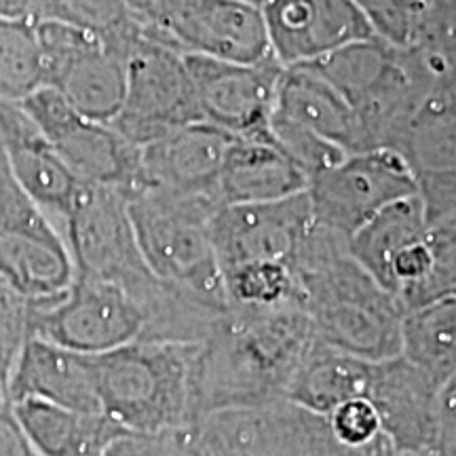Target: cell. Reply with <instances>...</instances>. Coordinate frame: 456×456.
Masks as SVG:
<instances>
[{
  "label": "cell",
  "instance_id": "cell-7",
  "mask_svg": "<svg viewBox=\"0 0 456 456\" xmlns=\"http://www.w3.org/2000/svg\"><path fill=\"white\" fill-rule=\"evenodd\" d=\"M20 106L81 184L114 186L129 195L140 191V148L110 125L85 118L45 85Z\"/></svg>",
  "mask_w": 456,
  "mask_h": 456
},
{
  "label": "cell",
  "instance_id": "cell-2",
  "mask_svg": "<svg viewBox=\"0 0 456 456\" xmlns=\"http://www.w3.org/2000/svg\"><path fill=\"white\" fill-rule=\"evenodd\" d=\"M313 338L383 362L402 353L403 309L349 252V237L313 222L292 262Z\"/></svg>",
  "mask_w": 456,
  "mask_h": 456
},
{
  "label": "cell",
  "instance_id": "cell-22",
  "mask_svg": "<svg viewBox=\"0 0 456 456\" xmlns=\"http://www.w3.org/2000/svg\"><path fill=\"white\" fill-rule=\"evenodd\" d=\"M372 363L313 340L289 380L285 399L311 412L328 416L351 399H366Z\"/></svg>",
  "mask_w": 456,
  "mask_h": 456
},
{
  "label": "cell",
  "instance_id": "cell-15",
  "mask_svg": "<svg viewBox=\"0 0 456 456\" xmlns=\"http://www.w3.org/2000/svg\"><path fill=\"white\" fill-rule=\"evenodd\" d=\"M442 391L402 355L372 363L366 399L397 454L433 450Z\"/></svg>",
  "mask_w": 456,
  "mask_h": 456
},
{
  "label": "cell",
  "instance_id": "cell-17",
  "mask_svg": "<svg viewBox=\"0 0 456 456\" xmlns=\"http://www.w3.org/2000/svg\"><path fill=\"white\" fill-rule=\"evenodd\" d=\"M232 140L224 131L199 121L140 148V191L155 188L218 201L222 163Z\"/></svg>",
  "mask_w": 456,
  "mask_h": 456
},
{
  "label": "cell",
  "instance_id": "cell-29",
  "mask_svg": "<svg viewBox=\"0 0 456 456\" xmlns=\"http://www.w3.org/2000/svg\"><path fill=\"white\" fill-rule=\"evenodd\" d=\"M43 87L37 21L0 20V100L20 104Z\"/></svg>",
  "mask_w": 456,
  "mask_h": 456
},
{
  "label": "cell",
  "instance_id": "cell-6",
  "mask_svg": "<svg viewBox=\"0 0 456 456\" xmlns=\"http://www.w3.org/2000/svg\"><path fill=\"white\" fill-rule=\"evenodd\" d=\"M199 121L201 112L184 53L155 37L146 26L127 55L123 106L110 127L129 144L144 148Z\"/></svg>",
  "mask_w": 456,
  "mask_h": 456
},
{
  "label": "cell",
  "instance_id": "cell-16",
  "mask_svg": "<svg viewBox=\"0 0 456 456\" xmlns=\"http://www.w3.org/2000/svg\"><path fill=\"white\" fill-rule=\"evenodd\" d=\"M0 127L17 184L64 235L68 214L83 186L81 180L61 161L20 104L0 100Z\"/></svg>",
  "mask_w": 456,
  "mask_h": 456
},
{
  "label": "cell",
  "instance_id": "cell-1",
  "mask_svg": "<svg viewBox=\"0 0 456 456\" xmlns=\"http://www.w3.org/2000/svg\"><path fill=\"white\" fill-rule=\"evenodd\" d=\"M313 340L311 322L300 302L273 309L228 306L195 357V427L220 410L285 399Z\"/></svg>",
  "mask_w": 456,
  "mask_h": 456
},
{
  "label": "cell",
  "instance_id": "cell-43",
  "mask_svg": "<svg viewBox=\"0 0 456 456\" xmlns=\"http://www.w3.org/2000/svg\"><path fill=\"white\" fill-rule=\"evenodd\" d=\"M3 152L7 151H4V135H3V127H0V155H3Z\"/></svg>",
  "mask_w": 456,
  "mask_h": 456
},
{
  "label": "cell",
  "instance_id": "cell-27",
  "mask_svg": "<svg viewBox=\"0 0 456 456\" xmlns=\"http://www.w3.org/2000/svg\"><path fill=\"white\" fill-rule=\"evenodd\" d=\"M395 53L397 47L385 43L383 38L372 37L366 41L346 45L309 66L317 74H322L353 108L379 83V78L391 66Z\"/></svg>",
  "mask_w": 456,
  "mask_h": 456
},
{
  "label": "cell",
  "instance_id": "cell-34",
  "mask_svg": "<svg viewBox=\"0 0 456 456\" xmlns=\"http://www.w3.org/2000/svg\"><path fill=\"white\" fill-rule=\"evenodd\" d=\"M429 245L431 273L420 305L444 296H456V220L429 226Z\"/></svg>",
  "mask_w": 456,
  "mask_h": 456
},
{
  "label": "cell",
  "instance_id": "cell-11",
  "mask_svg": "<svg viewBox=\"0 0 456 456\" xmlns=\"http://www.w3.org/2000/svg\"><path fill=\"white\" fill-rule=\"evenodd\" d=\"M201 121L235 140L269 142L283 66L269 55L252 64L184 55Z\"/></svg>",
  "mask_w": 456,
  "mask_h": 456
},
{
  "label": "cell",
  "instance_id": "cell-37",
  "mask_svg": "<svg viewBox=\"0 0 456 456\" xmlns=\"http://www.w3.org/2000/svg\"><path fill=\"white\" fill-rule=\"evenodd\" d=\"M0 456H38L11 406L0 408Z\"/></svg>",
  "mask_w": 456,
  "mask_h": 456
},
{
  "label": "cell",
  "instance_id": "cell-13",
  "mask_svg": "<svg viewBox=\"0 0 456 456\" xmlns=\"http://www.w3.org/2000/svg\"><path fill=\"white\" fill-rule=\"evenodd\" d=\"M260 11L271 55L283 68L315 64L376 37L353 0H271Z\"/></svg>",
  "mask_w": 456,
  "mask_h": 456
},
{
  "label": "cell",
  "instance_id": "cell-5",
  "mask_svg": "<svg viewBox=\"0 0 456 456\" xmlns=\"http://www.w3.org/2000/svg\"><path fill=\"white\" fill-rule=\"evenodd\" d=\"M205 456H399L389 440L349 450L334 440L326 416L289 399L214 412L191 433Z\"/></svg>",
  "mask_w": 456,
  "mask_h": 456
},
{
  "label": "cell",
  "instance_id": "cell-4",
  "mask_svg": "<svg viewBox=\"0 0 456 456\" xmlns=\"http://www.w3.org/2000/svg\"><path fill=\"white\" fill-rule=\"evenodd\" d=\"M218 208L212 197L155 188L129 195L131 224L151 271L161 281L228 306L212 232Z\"/></svg>",
  "mask_w": 456,
  "mask_h": 456
},
{
  "label": "cell",
  "instance_id": "cell-10",
  "mask_svg": "<svg viewBox=\"0 0 456 456\" xmlns=\"http://www.w3.org/2000/svg\"><path fill=\"white\" fill-rule=\"evenodd\" d=\"M144 313L125 289L104 279L74 275L61 300L34 309L32 336L64 349L100 355L144 338Z\"/></svg>",
  "mask_w": 456,
  "mask_h": 456
},
{
  "label": "cell",
  "instance_id": "cell-3",
  "mask_svg": "<svg viewBox=\"0 0 456 456\" xmlns=\"http://www.w3.org/2000/svg\"><path fill=\"white\" fill-rule=\"evenodd\" d=\"M199 345L138 340L91 355L100 412L134 433H191Z\"/></svg>",
  "mask_w": 456,
  "mask_h": 456
},
{
  "label": "cell",
  "instance_id": "cell-23",
  "mask_svg": "<svg viewBox=\"0 0 456 456\" xmlns=\"http://www.w3.org/2000/svg\"><path fill=\"white\" fill-rule=\"evenodd\" d=\"M17 423L38 456H102L118 427L102 414H78L53 403H11Z\"/></svg>",
  "mask_w": 456,
  "mask_h": 456
},
{
  "label": "cell",
  "instance_id": "cell-40",
  "mask_svg": "<svg viewBox=\"0 0 456 456\" xmlns=\"http://www.w3.org/2000/svg\"><path fill=\"white\" fill-rule=\"evenodd\" d=\"M9 406V397H7V389L4 385L0 383V408H7Z\"/></svg>",
  "mask_w": 456,
  "mask_h": 456
},
{
  "label": "cell",
  "instance_id": "cell-9",
  "mask_svg": "<svg viewBox=\"0 0 456 456\" xmlns=\"http://www.w3.org/2000/svg\"><path fill=\"white\" fill-rule=\"evenodd\" d=\"M419 195L412 171L397 152L357 151L309 180L313 222L351 237L376 214Z\"/></svg>",
  "mask_w": 456,
  "mask_h": 456
},
{
  "label": "cell",
  "instance_id": "cell-8",
  "mask_svg": "<svg viewBox=\"0 0 456 456\" xmlns=\"http://www.w3.org/2000/svg\"><path fill=\"white\" fill-rule=\"evenodd\" d=\"M43 85L55 89L78 114L110 125L125 98L127 55L61 21L37 20Z\"/></svg>",
  "mask_w": 456,
  "mask_h": 456
},
{
  "label": "cell",
  "instance_id": "cell-26",
  "mask_svg": "<svg viewBox=\"0 0 456 456\" xmlns=\"http://www.w3.org/2000/svg\"><path fill=\"white\" fill-rule=\"evenodd\" d=\"M38 20L78 28L123 55H129L146 28L123 0H38Z\"/></svg>",
  "mask_w": 456,
  "mask_h": 456
},
{
  "label": "cell",
  "instance_id": "cell-41",
  "mask_svg": "<svg viewBox=\"0 0 456 456\" xmlns=\"http://www.w3.org/2000/svg\"><path fill=\"white\" fill-rule=\"evenodd\" d=\"M243 3H248V4H254V7L262 9V7H265L266 3H271V0H243Z\"/></svg>",
  "mask_w": 456,
  "mask_h": 456
},
{
  "label": "cell",
  "instance_id": "cell-21",
  "mask_svg": "<svg viewBox=\"0 0 456 456\" xmlns=\"http://www.w3.org/2000/svg\"><path fill=\"white\" fill-rule=\"evenodd\" d=\"M275 112L322 135L342 151H362L355 110L311 66L283 68Z\"/></svg>",
  "mask_w": 456,
  "mask_h": 456
},
{
  "label": "cell",
  "instance_id": "cell-20",
  "mask_svg": "<svg viewBox=\"0 0 456 456\" xmlns=\"http://www.w3.org/2000/svg\"><path fill=\"white\" fill-rule=\"evenodd\" d=\"M309 178L271 142L232 140L218 180L220 205H260L305 195Z\"/></svg>",
  "mask_w": 456,
  "mask_h": 456
},
{
  "label": "cell",
  "instance_id": "cell-28",
  "mask_svg": "<svg viewBox=\"0 0 456 456\" xmlns=\"http://www.w3.org/2000/svg\"><path fill=\"white\" fill-rule=\"evenodd\" d=\"M228 306L273 309L300 302L302 292L292 266L283 262H245L222 273Z\"/></svg>",
  "mask_w": 456,
  "mask_h": 456
},
{
  "label": "cell",
  "instance_id": "cell-24",
  "mask_svg": "<svg viewBox=\"0 0 456 456\" xmlns=\"http://www.w3.org/2000/svg\"><path fill=\"white\" fill-rule=\"evenodd\" d=\"M442 389L456 376V296H444L403 313L402 353Z\"/></svg>",
  "mask_w": 456,
  "mask_h": 456
},
{
  "label": "cell",
  "instance_id": "cell-42",
  "mask_svg": "<svg viewBox=\"0 0 456 456\" xmlns=\"http://www.w3.org/2000/svg\"><path fill=\"white\" fill-rule=\"evenodd\" d=\"M399 456H440L437 452H433V450H425V452H412V454H399Z\"/></svg>",
  "mask_w": 456,
  "mask_h": 456
},
{
  "label": "cell",
  "instance_id": "cell-33",
  "mask_svg": "<svg viewBox=\"0 0 456 456\" xmlns=\"http://www.w3.org/2000/svg\"><path fill=\"white\" fill-rule=\"evenodd\" d=\"M326 420L334 440L349 450H362L387 440L379 414L368 399H351L342 403L326 416Z\"/></svg>",
  "mask_w": 456,
  "mask_h": 456
},
{
  "label": "cell",
  "instance_id": "cell-18",
  "mask_svg": "<svg viewBox=\"0 0 456 456\" xmlns=\"http://www.w3.org/2000/svg\"><path fill=\"white\" fill-rule=\"evenodd\" d=\"M9 406L24 399L53 403L78 414H102L91 355L30 336L7 383Z\"/></svg>",
  "mask_w": 456,
  "mask_h": 456
},
{
  "label": "cell",
  "instance_id": "cell-31",
  "mask_svg": "<svg viewBox=\"0 0 456 456\" xmlns=\"http://www.w3.org/2000/svg\"><path fill=\"white\" fill-rule=\"evenodd\" d=\"M374 34L393 47H410L431 21V0H353Z\"/></svg>",
  "mask_w": 456,
  "mask_h": 456
},
{
  "label": "cell",
  "instance_id": "cell-25",
  "mask_svg": "<svg viewBox=\"0 0 456 456\" xmlns=\"http://www.w3.org/2000/svg\"><path fill=\"white\" fill-rule=\"evenodd\" d=\"M429 235L419 195L389 205L349 237V252L385 288L393 260Z\"/></svg>",
  "mask_w": 456,
  "mask_h": 456
},
{
  "label": "cell",
  "instance_id": "cell-19",
  "mask_svg": "<svg viewBox=\"0 0 456 456\" xmlns=\"http://www.w3.org/2000/svg\"><path fill=\"white\" fill-rule=\"evenodd\" d=\"M0 275L34 309L53 305L74 283V260L64 235L51 222L0 235Z\"/></svg>",
  "mask_w": 456,
  "mask_h": 456
},
{
  "label": "cell",
  "instance_id": "cell-32",
  "mask_svg": "<svg viewBox=\"0 0 456 456\" xmlns=\"http://www.w3.org/2000/svg\"><path fill=\"white\" fill-rule=\"evenodd\" d=\"M34 305L0 275V383L7 389L17 357L32 336Z\"/></svg>",
  "mask_w": 456,
  "mask_h": 456
},
{
  "label": "cell",
  "instance_id": "cell-39",
  "mask_svg": "<svg viewBox=\"0 0 456 456\" xmlns=\"http://www.w3.org/2000/svg\"><path fill=\"white\" fill-rule=\"evenodd\" d=\"M125 4L131 9V13L140 17L144 24H151L155 20L159 7H161L163 0H123Z\"/></svg>",
  "mask_w": 456,
  "mask_h": 456
},
{
  "label": "cell",
  "instance_id": "cell-36",
  "mask_svg": "<svg viewBox=\"0 0 456 456\" xmlns=\"http://www.w3.org/2000/svg\"><path fill=\"white\" fill-rule=\"evenodd\" d=\"M433 452L440 456H456V385H448L442 391Z\"/></svg>",
  "mask_w": 456,
  "mask_h": 456
},
{
  "label": "cell",
  "instance_id": "cell-38",
  "mask_svg": "<svg viewBox=\"0 0 456 456\" xmlns=\"http://www.w3.org/2000/svg\"><path fill=\"white\" fill-rule=\"evenodd\" d=\"M0 20H38V0H0Z\"/></svg>",
  "mask_w": 456,
  "mask_h": 456
},
{
  "label": "cell",
  "instance_id": "cell-35",
  "mask_svg": "<svg viewBox=\"0 0 456 456\" xmlns=\"http://www.w3.org/2000/svg\"><path fill=\"white\" fill-rule=\"evenodd\" d=\"M102 456H192L191 433L118 431Z\"/></svg>",
  "mask_w": 456,
  "mask_h": 456
},
{
  "label": "cell",
  "instance_id": "cell-44",
  "mask_svg": "<svg viewBox=\"0 0 456 456\" xmlns=\"http://www.w3.org/2000/svg\"><path fill=\"white\" fill-rule=\"evenodd\" d=\"M191 440H192V437H191ZM192 456H205V452H203V450H199L195 444H192Z\"/></svg>",
  "mask_w": 456,
  "mask_h": 456
},
{
  "label": "cell",
  "instance_id": "cell-14",
  "mask_svg": "<svg viewBox=\"0 0 456 456\" xmlns=\"http://www.w3.org/2000/svg\"><path fill=\"white\" fill-rule=\"evenodd\" d=\"M311 224L306 192L275 203L220 205L212 232L222 273L245 262H283L292 266Z\"/></svg>",
  "mask_w": 456,
  "mask_h": 456
},
{
  "label": "cell",
  "instance_id": "cell-12",
  "mask_svg": "<svg viewBox=\"0 0 456 456\" xmlns=\"http://www.w3.org/2000/svg\"><path fill=\"white\" fill-rule=\"evenodd\" d=\"M146 26L184 55L239 64L271 55L262 11L243 0H163Z\"/></svg>",
  "mask_w": 456,
  "mask_h": 456
},
{
  "label": "cell",
  "instance_id": "cell-30",
  "mask_svg": "<svg viewBox=\"0 0 456 456\" xmlns=\"http://www.w3.org/2000/svg\"><path fill=\"white\" fill-rule=\"evenodd\" d=\"M269 142L281 155L292 161L306 178H315L336 163H340L349 152L342 151L322 135L313 134L302 125L289 121L281 114H273L269 127Z\"/></svg>",
  "mask_w": 456,
  "mask_h": 456
}]
</instances>
